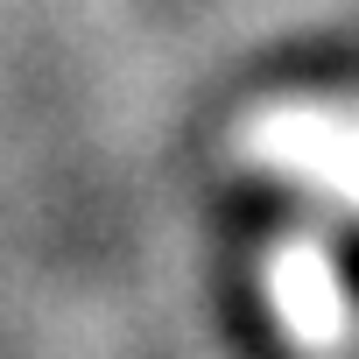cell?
I'll list each match as a JSON object with an SVG mask.
<instances>
[{
	"mask_svg": "<svg viewBox=\"0 0 359 359\" xmlns=\"http://www.w3.org/2000/svg\"><path fill=\"white\" fill-rule=\"evenodd\" d=\"M254 155L289 169V176H310L331 198L359 205V127L352 120H331V113H268L254 127Z\"/></svg>",
	"mask_w": 359,
	"mask_h": 359,
	"instance_id": "1",
	"label": "cell"
},
{
	"mask_svg": "<svg viewBox=\"0 0 359 359\" xmlns=\"http://www.w3.org/2000/svg\"><path fill=\"white\" fill-rule=\"evenodd\" d=\"M275 310H282V324L303 338V345H338V331H345V296H338V275H331V261L317 254V247H289V254H275Z\"/></svg>",
	"mask_w": 359,
	"mask_h": 359,
	"instance_id": "2",
	"label": "cell"
}]
</instances>
